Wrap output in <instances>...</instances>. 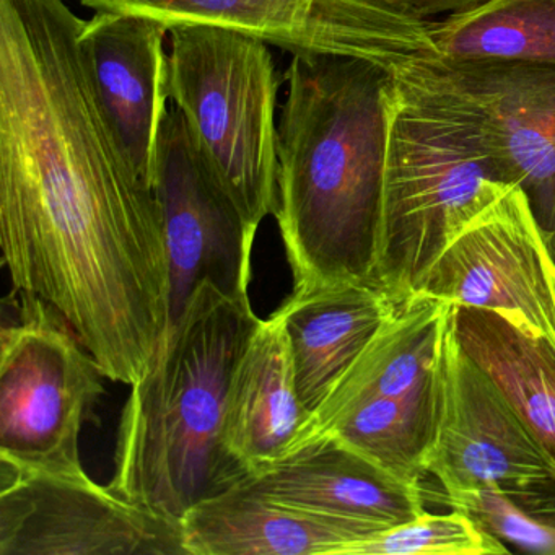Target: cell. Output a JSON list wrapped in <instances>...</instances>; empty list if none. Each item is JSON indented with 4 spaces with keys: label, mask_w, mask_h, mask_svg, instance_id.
Returning <instances> with one entry per match:
<instances>
[{
    "label": "cell",
    "mask_w": 555,
    "mask_h": 555,
    "mask_svg": "<svg viewBox=\"0 0 555 555\" xmlns=\"http://www.w3.org/2000/svg\"><path fill=\"white\" fill-rule=\"evenodd\" d=\"M167 35L170 27L164 22L116 12H96L83 21L79 34L109 119L151 186L162 125L170 109Z\"/></svg>",
    "instance_id": "12"
},
{
    "label": "cell",
    "mask_w": 555,
    "mask_h": 555,
    "mask_svg": "<svg viewBox=\"0 0 555 555\" xmlns=\"http://www.w3.org/2000/svg\"><path fill=\"white\" fill-rule=\"evenodd\" d=\"M453 308L421 295L402 304L317 412L311 438L357 402L399 398L424 386L437 369Z\"/></svg>",
    "instance_id": "18"
},
{
    "label": "cell",
    "mask_w": 555,
    "mask_h": 555,
    "mask_svg": "<svg viewBox=\"0 0 555 555\" xmlns=\"http://www.w3.org/2000/svg\"><path fill=\"white\" fill-rule=\"evenodd\" d=\"M0 555H186L181 525L135 505L87 470L0 461Z\"/></svg>",
    "instance_id": "7"
},
{
    "label": "cell",
    "mask_w": 555,
    "mask_h": 555,
    "mask_svg": "<svg viewBox=\"0 0 555 555\" xmlns=\"http://www.w3.org/2000/svg\"><path fill=\"white\" fill-rule=\"evenodd\" d=\"M428 22L385 11L369 53L396 83L376 285L398 307L461 230L516 186L486 113Z\"/></svg>",
    "instance_id": "3"
},
{
    "label": "cell",
    "mask_w": 555,
    "mask_h": 555,
    "mask_svg": "<svg viewBox=\"0 0 555 555\" xmlns=\"http://www.w3.org/2000/svg\"><path fill=\"white\" fill-rule=\"evenodd\" d=\"M438 401L437 363L434 376L421 388L399 398L357 402L318 435H334L398 479L422 483L437 434Z\"/></svg>",
    "instance_id": "20"
},
{
    "label": "cell",
    "mask_w": 555,
    "mask_h": 555,
    "mask_svg": "<svg viewBox=\"0 0 555 555\" xmlns=\"http://www.w3.org/2000/svg\"><path fill=\"white\" fill-rule=\"evenodd\" d=\"M508 547L483 531L469 515L451 508L447 515L425 509L409 521L349 542L336 555H492Z\"/></svg>",
    "instance_id": "23"
},
{
    "label": "cell",
    "mask_w": 555,
    "mask_h": 555,
    "mask_svg": "<svg viewBox=\"0 0 555 555\" xmlns=\"http://www.w3.org/2000/svg\"><path fill=\"white\" fill-rule=\"evenodd\" d=\"M15 292V321L0 333V461L80 473V435L105 395V373L56 308Z\"/></svg>",
    "instance_id": "6"
},
{
    "label": "cell",
    "mask_w": 555,
    "mask_h": 555,
    "mask_svg": "<svg viewBox=\"0 0 555 555\" xmlns=\"http://www.w3.org/2000/svg\"><path fill=\"white\" fill-rule=\"evenodd\" d=\"M437 434L427 461L447 493L526 489L555 479V464L496 383L457 343L453 318L438 357Z\"/></svg>",
    "instance_id": "10"
},
{
    "label": "cell",
    "mask_w": 555,
    "mask_h": 555,
    "mask_svg": "<svg viewBox=\"0 0 555 555\" xmlns=\"http://www.w3.org/2000/svg\"><path fill=\"white\" fill-rule=\"evenodd\" d=\"M428 31L451 60L555 66V0H486Z\"/></svg>",
    "instance_id": "21"
},
{
    "label": "cell",
    "mask_w": 555,
    "mask_h": 555,
    "mask_svg": "<svg viewBox=\"0 0 555 555\" xmlns=\"http://www.w3.org/2000/svg\"><path fill=\"white\" fill-rule=\"evenodd\" d=\"M248 482L271 499L337 518L395 526L425 512L422 483H409L383 469L331 434Z\"/></svg>",
    "instance_id": "14"
},
{
    "label": "cell",
    "mask_w": 555,
    "mask_h": 555,
    "mask_svg": "<svg viewBox=\"0 0 555 555\" xmlns=\"http://www.w3.org/2000/svg\"><path fill=\"white\" fill-rule=\"evenodd\" d=\"M285 80L274 217L294 288L376 285L395 80L331 53L294 54Z\"/></svg>",
    "instance_id": "2"
},
{
    "label": "cell",
    "mask_w": 555,
    "mask_h": 555,
    "mask_svg": "<svg viewBox=\"0 0 555 555\" xmlns=\"http://www.w3.org/2000/svg\"><path fill=\"white\" fill-rule=\"evenodd\" d=\"M378 8L388 9L404 17L428 21L434 15H454L469 11L486 0H369Z\"/></svg>",
    "instance_id": "24"
},
{
    "label": "cell",
    "mask_w": 555,
    "mask_h": 555,
    "mask_svg": "<svg viewBox=\"0 0 555 555\" xmlns=\"http://www.w3.org/2000/svg\"><path fill=\"white\" fill-rule=\"evenodd\" d=\"M453 330L555 464V350L493 311L454 307Z\"/></svg>",
    "instance_id": "19"
},
{
    "label": "cell",
    "mask_w": 555,
    "mask_h": 555,
    "mask_svg": "<svg viewBox=\"0 0 555 555\" xmlns=\"http://www.w3.org/2000/svg\"><path fill=\"white\" fill-rule=\"evenodd\" d=\"M152 188L167 245L168 334L204 282L233 297H249L258 230L223 190L177 106L162 125Z\"/></svg>",
    "instance_id": "8"
},
{
    "label": "cell",
    "mask_w": 555,
    "mask_h": 555,
    "mask_svg": "<svg viewBox=\"0 0 555 555\" xmlns=\"http://www.w3.org/2000/svg\"><path fill=\"white\" fill-rule=\"evenodd\" d=\"M95 12L175 25H212L294 54L352 56L365 0H79Z\"/></svg>",
    "instance_id": "17"
},
{
    "label": "cell",
    "mask_w": 555,
    "mask_h": 555,
    "mask_svg": "<svg viewBox=\"0 0 555 555\" xmlns=\"http://www.w3.org/2000/svg\"><path fill=\"white\" fill-rule=\"evenodd\" d=\"M398 308L382 288L359 282L292 291L278 311L291 340L298 396L311 417Z\"/></svg>",
    "instance_id": "16"
},
{
    "label": "cell",
    "mask_w": 555,
    "mask_h": 555,
    "mask_svg": "<svg viewBox=\"0 0 555 555\" xmlns=\"http://www.w3.org/2000/svg\"><path fill=\"white\" fill-rule=\"evenodd\" d=\"M450 508L469 515L483 531L531 554L555 555V479L503 492L437 493Z\"/></svg>",
    "instance_id": "22"
},
{
    "label": "cell",
    "mask_w": 555,
    "mask_h": 555,
    "mask_svg": "<svg viewBox=\"0 0 555 555\" xmlns=\"http://www.w3.org/2000/svg\"><path fill=\"white\" fill-rule=\"evenodd\" d=\"M417 295L493 311L555 350V261L518 186L461 230Z\"/></svg>",
    "instance_id": "9"
},
{
    "label": "cell",
    "mask_w": 555,
    "mask_h": 555,
    "mask_svg": "<svg viewBox=\"0 0 555 555\" xmlns=\"http://www.w3.org/2000/svg\"><path fill=\"white\" fill-rule=\"evenodd\" d=\"M447 60L486 113L555 261V66Z\"/></svg>",
    "instance_id": "11"
},
{
    "label": "cell",
    "mask_w": 555,
    "mask_h": 555,
    "mask_svg": "<svg viewBox=\"0 0 555 555\" xmlns=\"http://www.w3.org/2000/svg\"><path fill=\"white\" fill-rule=\"evenodd\" d=\"M64 0H0V248L106 378L138 385L168 330L154 188L116 132Z\"/></svg>",
    "instance_id": "1"
},
{
    "label": "cell",
    "mask_w": 555,
    "mask_h": 555,
    "mask_svg": "<svg viewBox=\"0 0 555 555\" xmlns=\"http://www.w3.org/2000/svg\"><path fill=\"white\" fill-rule=\"evenodd\" d=\"M170 100L253 229L278 209L281 79L269 44L212 25L170 28Z\"/></svg>",
    "instance_id": "5"
},
{
    "label": "cell",
    "mask_w": 555,
    "mask_h": 555,
    "mask_svg": "<svg viewBox=\"0 0 555 555\" xmlns=\"http://www.w3.org/2000/svg\"><path fill=\"white\" fill-rule=\"evenodd\" d=\"M261 318L251 298L204 282L165 337L154 369L131 386L109 486L181 521L197 503L248 479L223 438L233 370Z\"/></svg>",
    "instance_id": "4"
},
{
    "label": "cell",
    "mask_w": 555,
    "mask_h": 555,
    "mask_svg": "<svg viewBox=\"0 0 555 555\" xmlns=\"http://www.w3.org/2000/svg\"><path fill=\"white\" fill-rule=\"evenodd\" d=\"M180 525L186 555H336L349 542L389 528L287 505L248 479L197 503Z\"/></svg>",
    "instance_id": "15"
},
{
    "label": "cell",
    "mask_w": 555,
    "mask_h": 555,
    "mask_svg": "<svg viewBox=\"0 0 555 555\" xmlns=\"http://www.w3.org/2000/svg\"><path fill=\"white\" fill-rule=\"evenodd\" d=\"M313 417L298 396L291 340L275 311L259 321L233 370L223 438L249 476L264 473L311 438Z\"/></svg>",
    "instance_id": "13"
}]
</instances>
